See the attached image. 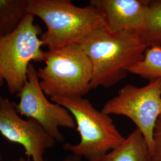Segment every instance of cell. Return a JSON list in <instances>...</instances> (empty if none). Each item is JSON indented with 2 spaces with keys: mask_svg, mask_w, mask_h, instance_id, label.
<instances>
[{
  "mask_svg": "<svg viewBox=\"0 0 161 161\" xmlns=\"http://www.w3.org/2000/svg\"><path fill=\"white\" fill-rule=\"evenodd\" d=\"M79 44L92 64L90 90L116 85L126 76L128 67L142 60L147 49L137 35L107 28L92 31Z\"/></svg>",
  "mask_w": 161,
  "mask_h": 161,
  "instance_id": "cell-1",
  "label": "cell"
},
{
  "mask_svg": "<svg viewBox=\"0 0 161 161\" xmlns=\"http://www.w3.org/2000/svg\"><path fill=\"white\" fill-rule=\"evenodd\" d=\"M27 12L45 23L40 39L48 50L79 44L92 31L107 28L96 7H78L70 0H28Z\"/></svg>",
  "mask_w": 161,
  "mask_h": 161,
  "instance_id": "cell-2",
  "label": "cell"
},
{
  "mask_svg": "<svg viewBox=\"0 0 161 161\" xmlns=\"http://www.w3.org/2000/svg\"><path fill=\"white\" fill-rule=\"evenodd\" d=\"M50 100L64 106L75 119L80 141L78 144L64 145V150L72 155L92 160L115 149L125 140L110 115L96 109L87 98L56 97Z\"/></svg>",
  "mask_w": 161,
  "mask_h": 161,
  "instance_id": "cell-3",
  "label": "cell"
},
{
  "mask_svg": "<svg viewBox=\"0 0 161 161\" xmlns=\"http://www.w3.org/2000/svg\"><path fill=\"white\" fill-rule=\"evenodd\" d=\"M44 62L37 75L46 96L83 97L90 90L92 64L80 44L47 50Z\"/></svg>",
  "mask_w": 161,
  "mask_h": 161,
  "instance_id": "cell-4",
  "label": "cell"
},
{
  "mask_svg": "<svg viewBox=\"0 0 161 161\" xmlns=\"http://www.w3.org/2000/svg\"><path fill=\"white\" fill-rule=\"evenodd\" d=\"M28 14L16 31L0 36V87L6 83L8 92L17 94L27 81L32 62H44L46 52L40 36L43 32Z\"/></svg>",
  "mask_w": 161,
  "mask_h": 161,
  "instance_id": "cell-5",
  "label": "cell"
},
{
  "mask_svg": "<svg viewBox=\"0 0 161 161\" xmlns=\"http://www.w3.org/2000/svg\"><path fill=\"white\" fill-rule=\"evenodd\" d=\"M101 110L107 115L129 118L143 136L152 152L154 128L161 115V79L149 80L145 86L128 84L122 87Z\"/></svg>",
  "mask_w": 161,
  "mask_h": 161,
  "instance_id": "cell-6",
  "label": "cell"
},
{
  "mask_svg": "<svg viewBox=\"0 0 161 161\" xmlns=\"http://www.w3.org/2000/svg\"><path fill=\"white\" fill-rule=\"evenodd\" d=\"M27 79L25 85L17 94L19 102L18 103L14 102L17 113L38 122L56 142H63L64 138L59 128L75 129L74 117L64 106L49 101L46 97L41 87L37 69L32 64L28 67Z\"/></svg>",
  "mask_w": 161,
  "mask_h": 161,
  "instance_id": "cell-7",
  "label": "cell"
},
{
  "mask_svg": "<svg viewBox=\"0 0 161 161\" xmlns=\"http://www.w3.org/2000/svg\"><path fill=\"white\" fill-rule=\"evenodd\" d=\"M0 134L9 142L21 145L28 159L33 161H45V151L56 142L38 122L21 118L14 102L7 98L0 103Z\"/></svg>",
  "mask_w": 161,
  "mask_h": 161,
  "instance_id": "cell-8",
  "label": "cell"
},
{
  "mask_svg": "<svg viewBox=\"0 0 161 161\" xmlns=\"http://www.w3.org/2000/svg\"><path fill=\"white\" fill-rule=\"evenodd\" d=\"M147 0H92L90 4L103 14L107 28L114 32H129L138 35L149 8Z\"/></svg>",
  "mask_w": 161,
  "mask_h": 161,
  "instance_id": "cell-9",
  "label": "cell"
},
{
  "mask_svg": "<svg viewBox=\"0 0 161 161\" xmlns=\"http://www.w3.org/2000/svg\"><path fill=\"white\" fill-rule=\"evenodd\" d=\"M87 161H154L146 140L136 129L119 146L97 158Z\"/></svg>",
  "mask_w": 161,
  "mask_h": 161,
  "instance_id": "cell-10",
  "label": "cell"
},
{
  "mask_svg": "<svg viewBox=\"0 0 161 161\" xmlns=\"http://www.w3.org/2000/svg\"><path fill=\"white\" fill-rule=\"evenodd\" d=\"M28 0H0V36L10 34L22 22Z\"/></svg>",
  "mask_w": 161,
  "mask_h": 161,
  "instance_id": "cell-11",
  "label": "cell"
},
{
  "mask_svg": "<svg viewBox=\"0 0 161 161\" xmlns=\"http://www.w3.org/2000/svg\"><path fill=\"white\" fill-rule=\"evenodd\" d=\"M138 36L147 48L161 47V0L150 1L149 11Z\"/></svg>",
  "mask_w": 161,
  "mask_h": 161,
  "instance_id": "cell-12",
  "label": "cell"
},
{
  "mask_svg": "<svg viewBox=\"0 0 161 161\" xmlns=\"http://www.w3.org/2000/svg\"><path fill=\"white\" fill-rule=\"evenodd\" d=\"M127 71L145 80L161 79V47L147 48L142 60L132 64Z\"/></svg>",
  "mask_w": 161,
  "mask_h": 161,
  "instance_id": "cell-13",
  "label": "cell"
},
{
  "mask_svg": "<svg viewBox=\"0 0 161 161\" xmlns=\"http://www.w3.org/2000/svg\"><path fill=\"white\" fill-rule=\"evenodd\" d=\"M153 149L152 152L154 161H161V115L156 122L153 135Z\"/></svg>",
  "mask_w": 161,
  "mask_h": 161,
  "instance_id": "cell-14",
  "label": "cell"
},
{
  "mask_svg": "<svg viewBox=\"0 0 161 161\" xmlns=\"http://www.w3.org/2000/svg\"><path fill=\"white\" fill-rule=\"evenodd\" d=\"M81 158L78 157L77 156L74 155H69L66 156L64 159V161H81ZM13 161H27L25 158H21L17 160H14Z\"/></svg>",
  "mask_w": 161,
  "mask_h": 161,
  "instance_id": "cell-15",
  "label": "cell"
},
{
  "mask_svg": "<svg viewBox=\"0 0 161 161\" xmlns=\"http://www.w3.org/2000/svg\"><path fill=\"white\" fill-rule=\"evenodd\" d=\"M0 161H2V156H1V153H0Z\"/></svg>",
  "mask_w": 161,
  "mask_h": 161,
  "instance_id": "cell-16",
  "label": "cell"
},
{
  "mask_svg": "<svg viewBox=\"0 0 161 161\" xmlns=\"http://www.w3.org/2000/svg\"><path fill=\"white\" fill-rule=\"evenodd\" d=\"M3 97H1V96H0V103H1V100H3Z\"/></svg>",
  "mask_w": 161,
  "mask_h": 161,
  "instance_id": "cell-17",
  "label": "cell"
}]
</instances>
